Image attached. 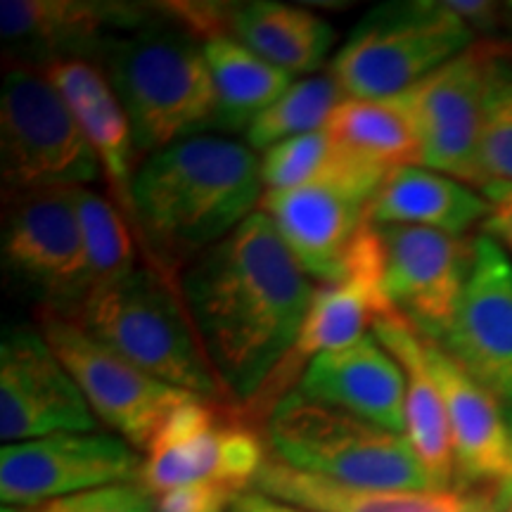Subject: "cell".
Returning <instances> with one entry per match:
<instances>
[{
    "instance_id": "30",
    "label": "cell",
    "mask_w": 512,
    "mask_h": 512,
    "mask_svg": "<svg viewBox=\"0 0 512 512\" xmlns=\"http://www.w3.org/2000/svg\"><path fill=\"white\" fill-rule=\"evenodd\" d=\"M337 145L328 133L316 131L283 140L261 155V183L264 192L292 190L311 183L332 164Z\"/></svg>"
},
{
    "instance_id": "16",
    "label": "cell",
    "mask_w": 512,
    "mask_h": 512,
    "mask_svg": "<svg viewBox=\"0 0 512 512\" xmlns=\"http://www.w3.org/2000/svg\"><path fill=\"white\" fill-rule=\"evenodd\" d=\"M375 228L389 304L420 337L441 344L470 278L475 240L415 226Z\"/></svg>"
},
{
    "instance_id": "28",
    "label": "cell",
    "mask_w": 512,
    "mask_h": 512,
    "mask_svg": "<svg viewBox=\"0 0 512 512\" xmlns=\"http://www.w3.org/2000/svg\"><path fill=\"white\" fill-rule=\"evenodd\" d=\"M83 247H86L91 294L105 290L138 268V240L131 223L110 197L91 188H74Z\"/></svg>"
},
{
    "instance_id": "15",
    "label": "cell",
    "mask_w": 512,
    "mask_h": 512,
    "mask_svg": "<svg viewBox=\"0 0 512 512\" xmlns=\"http://www.w3.org/2000/svg\"><path fill=\"white\" fill-rule=\"evenodd\" d=\"M98 418L38 328L12 325L0 342L3 444L64 432H98Z\"/></svg>"
},
{
    "instance_id": "4",
    "label": "cell",
    "mask_w": 512,
    "mask_h": 512,
    "mask_svg": "<svg viewBox=\"0 0 512 512\" xmlns=\"http://www.w3.org/2000/svg\"><path fill=\"white\" fill-rule=\"evenodd\" d=\"M155 380L207 401H230L185 306L181 283L152 266L93 292L72 318Z\"/></svg>"
},
{
    "instance_id": "7",
    "label": "cell",
    "mask_w": 512,
    "mask_h": 512,
    "mask_svg": "<svg viewBox=\"0 0 512 512\" xmlns=\"http://www.w3.org/2000/svg\"><path fill=\"white\" fill-rule=\"evenodd\" d=\"M98 176L91 143L46 74L8 64L0 88L3 197L88 188Z\"/></svg>"
},
{
    "instance_id": "18",
    "label": "cell",
    "mask_w": 512,
    "mask_h": 512,
    "mask_svg": "<svg viewBox=\"0 0 512 512\" xmlns=\"http://www.w3.org/2000/svg\"><path fill=\"white\" fill-rule=\"evenodd\" d=\"M441 347L512 406V259L489 235L475 238L470 278Z\"/></svg>"
},
{
    "instance_id": "1",
    "label": "cell",
    "mask_w": 512,
    "mask_h": 512,
    "mask_svg": "<svg viewBox=\"0 0 512 512\" xmlns=\"http://www.w3.org/2000/svg\"><path fill=\"white\" fill-rule=\"evenodd\" d=\"M181 292L223 392L235 406H259L316 292L264 211L192 261Z\"/></svg>"
},
{
    "instance_id": "26",
    "label": "cell",
    "mask_w": 512,
    "mask_h": 512,
    "mask_svg": "<svg viewBox=\"0 0 512 512\" xmlns=\"http://www.w3.org/2000/svg\"><path fill=\"white\" fill-rule=\"evenodd\" d=\"M202 48L219 98V131L247 133L254 119L294 83L290 74L273 67L228 34L207 38Z\"/></svg>"
},
{
    "instance_id": "10",
    "label": "cell",
    "mask_w": 512,
    "mask_h": 512,
    "mask_svg": "<svg viewBox=\"0 0 512 512\" xmlns=\"http://www.w3.org/2000/svg\"><path fill=\"white\" fill-rule=\"evenodd\" d=\"M512 50L503 38H479L399 98L418 128L422 164L456 181L484 188L482 145L486 102L498 62Z\"/></svg>"
},
{
    "instance_id": "34",
    "label": "cell",
    "mask_w": 512,
    "mask_h": 512,
    "mask_svg": "<svg viewBox=\"0 0 512 512\" xmlns=\"http://www.w3.org/2000/svg\"><path fill=\"white\" fill-rule=\"evenodd\" d=\"M482 195L489 204L482 233L494 238L512 259V183H489L482 188Z\"/></svg>"
},
{
    "instance_id": "29",
    "label": "cell",
    "mask_w": 512,
    "mask_h": 512,
    "mask_svg": "<svg viewBox=\"0 0 512 512\" xmlns=\"http://www.w3.org/2000/svg\"><path fill=\"white\" fill-rule=\"evenodd\" d=\"M344 98L347 95L330 74L297 79L247 128V145L254 152H266L283 140L323 131Z\"/></svg>"
},
{
    "instance_id": "38",
    "label": "cell",
    "mask_w": 512,
    "mask_h": 512,
    "mask_svg": "<svg viewBox=\"0 0 512 512\" xmlns=\"http://www.w3.org/2000/svg\"><path fill=\"white\" fill-rule=\"evenodd\" d=\"M503 512H512V505H508V508H505Z\"/></svg>"
},
{
    "instance_id": "21",
    "label": "cell",
    "mask_w": 512,
    "mask_h": 512,
    "mask_svg": "<svg viewBox=\"0 0 512 512\" xmlns=\"http://www.w3.org/2000/svg\"><path fill=\"white\" fill-rule=\"evenodd\" d=\"M62 100L79 121L83 136L91 143L107 181L110 200L121 209L133 228V181L138 174V150L131 121L114 93L105 69L95 62H57L43 69Z\"/></svg>"
},
{
    "instance_id": "39",
    "label": "cell",
    "mask_w": 512,
    "mask_h": 512,
    "mask_svg": "<svg viewBox=\"0 0 512 512\" xmlns=\"http://www.w3.org/2000/svg\"><path fill=\"white\" fill-rule=\"evenodd\" d=\"M510 43H512V41H510Z\"/></svg>"
},
{
    "instance_id": "3",
    "label": "cell",
    "mask_w": 512,
    "mask_h": 512,
    "mask_svg": "<svg viewBox=\"0 0 512 512\" xmlns=\"http://www.w3.org/2000/svg\"><path fill=\"white\" fill-rule=\"evenodd\" d=\"M102 69L131 121L138 155H155L207 136L219 121V98L202 41L166 15L117 38Z\"/></svg>"
},
{
    "instance_id": "5",
    "label": "cell",
    "mask_w": 512,
    "mask_h": 512,
    "mask_svg": "<svg viewBox=\"0 0 512 512\" xmlns=\"http://www.w3.org/2000/svg\"><path fill=\"white\" fill-rule=\"evenodd\" d=\"M266 441L280 463L356 489H432L408 439L292 389L266 418Z\"/></svg>"
},
{
    "instance_id": "17",
    "label": "cell",
    "mask_w": 512,
    "mask_h": 512,
    "mask_svg": "<svg viewBox=\"0 0 512 512\" xmlns=\"http://www.w3.org/2000/svg\"><path fill=\"white\" fill-rule=\"evenodd\" d=\"M394 311L384 292V254L377 228L368 223L347 256L342 278L316 285L309 313L292 354L268 384L259 406H271L290 394L313 358L335 351L373 332L375 320ZM268 411V413H271Z\"/></svg>"
},
{
    "instance_id": "37",
    "label": "cell",
    "mask_w": 512,
    "mask_h": 512,
    "mask_svg": "<svg viewBox=\"0 0 512 512\" xmlns=\"http://www.w3.org/2000/svg\"><path fill=\"white\" fill-rule=\"evenodd\" d=\"M0 512H34L31 508H10V505H3V510Z\"/></svg>"
},
{
    "instance_id": "24",
    "label": "cell",
    "mask_w": 512,
    "mask_h": 512,
    "mask_svg": "<svg viewBox=\"0 0 512 512\" xmlns=\"http://www.w3.org/2000/svg\"><path fill=\"white\" fill-rule=\"evenodd\" d=\"M489 204L482 190L427 166H396L370 204L373 226H415L465 238L482 226Z\"/></svg>"
},
{
    "instance_id": "14",
    "label": "cell",
    "mask_w": 512,
    "mask_h": 512,
    "mask_svg": "<svg viewBox=\"0 0 512 512\" xmlns=\"http://www.w3.org/2000/svg\"><path fill=\"white\" fill-rule=\"evenodd\" d=\"M143 456L112 432H64L0 448V501L38 505L102 486L138 482Z\"/></svg>"
},
{
    "instance_id": "20",
    "label": "cell",
    "mask_w": 512,
    "mask_h": 512,
    "mask_svg": "<svg viewBox=\"0 0 512 512\" xmlns=\"http://www.w3.org/2000/svg\"><path fill=\"white\" fill-rule=\"evenodd\" d=\"M297 389L306 399L358 415L384 430H406V375L373 332L313 358Z\"/></svg>"
},
{
    "instance_id": "27",
    "label": "cell",
    "mask_w": 512,
    "mask_h": 512,
    "mask_svg": "<svg viewBox=\"0 0 512 512\" xmlns=\"http://www.w3.org/2000/svg\"><path fill=\"white\" fill-rule=\"evenodd\" d=\"M325 133L344 152L396 169L420 166L418 128L399 95L394 98H344L325 126Z\"/></svg>"
},
{
    "instance_id": "31",
    "label": "cell",
    "mask_w": 512,
    "mask_h": 512,
    "mask_svg": "<svg viewBox=\"0 0 512 512\" xmlns=\"http://www.w3.org/2000/svg\"><path fill=\"white\" fill-rule=\"evenodd\" d=\"M484 188L489 183H512V50L498 62L479 145Z\"/></svg>"
},
{
    "instance_id": "9",
    "label": "cell",
    "mask_w": 512,
    "mask_h": 512,
    "mask_svg": "<svg viewBox=\"0 0 512 512\" xmlns=\"http://www.w3.org/2000/svg\"><path fill=\"white\" fill-rule=\"evenodd\" d=\"M3 271L38 311L76 318L91 297L74 190L3 197Z\"/></svg>"
},
{
    "instance_id": "23",
    "label": "cell",
    "mask_w": 512,
    "mask_h": 512,
    "mask_svg": "<svg viewBox=\"0 0 512 512\" xmlns=\"http://www.w3.org/2000/svg\"><path fill=\"white\" fill-rule=\"evenodd\" d=\"M373 335L392 354L406 375V430L413 453L430 477L432 489H453L456 460H453L451 427L439 384L425 356V337H420L396 311L375 320Z\"/></svg>"
},
{
    "instance_id": "12",
    "label": "cell",
    "mask_w": 512,
    "mask_h": 512,
    "mask_svg": "<svg viewBox=\"0 0 512 512\" xmlns=\"http://www.w3.org/2000/svg\"><path fill=\"white\" fill-rule=\"evenodd\" d=\"M36 328L79 384L98 422L128 441L140 456L150 448L164 420L192 399L133 366L72 318L38 311Z\"/></svg>"
},
{
    "instance_id": "13",
    "label": "cell",
    "mask_w": 512,
    "mask_h": 512,
    "mask_svg": "<svg viewBox=\"0 0 512 512\" xmlns=\"http://www.w3.org/2000/svg\"><path fill=\"white\" fill-rule=\"evenodd\" d=\"M162 17V5L102 0H3L0 38L8 64L43 72L57 62H102L117 38Z\"/></svg>"
},
{
    "instance_id": "6",
    "label": "cell",
    "mask_w": 512,
    "mask_h": 512,
    "mask_svg": "<svg viewBox=\"0 0 512 512\" xmlns=\"http://www.w3.org/2000/svg\"><path fill=\"white\" fill-rule=\"evenodd\" d=\"M477 41L446 0H394L361 17L330 76L347 98H394Z\"/></svg>"
},
{
    "instance_id": "2",
    "label": "cell",
    "mask_w": 512,
    "mask_h": 512,
    "mask_svg": "<svg viewBox=\"0 0 512 512\" xmlns=\"http://www.w3.org/2000/svg\"><path fill=\"white\" fill-rule=\"evenodd\" d=\"M261 197V159L238 140L200 136L155 152L131 192L145 264L181 283L192 261L259 211Z\"/></svg>"
},
{
    "instance_id": "25",
    "label": "cell",
    "mask_w": 512,
    "mask_h": 512,
    "mask_svg": "<svg viewBox=\"0 0 512 512\" xmlns=\"http://www.w3.org/2000/svg\"><path fill=\"white\" fill-rule=\"evenodd\" d=\"M228 34L290 76H313L335 43V31L323 17L275 0L230 5Z\"/></svg>"
},
{
    "instance_id": "36",
    "label": "cell",
    "mask_w": 512,
    "mask_h": 512,
    "mask_svg": "<svg viewBox=\"0 0 512 512\" xmlns=\"http://www.w3.org/2000/svg\"><path fill=\"white\" fill-rule=\"evenodd\" d=\"M510 475L505 477V482L498 486L496 494H494V501H496V508L498 510H505L508 505H512V415H510Z\"/></svg>"
},
{
    "instance_id": "32",
    "label": "cell",
    "mask_w": 512,
    "mask_h": 512,
    "mask_svg": "<svg viewBox=\"0 0 512 512\" xmlns=\"http://www.w3.org/2000/svg\"><path fill=\"white\" fill-rule=\"evenodd\" d=\"M34 512H155V496L140 482L102 486L57 501L43 503Z\"/></svg>"
},
{
    "instance_id": "11",
    "label": "cell",
    "mask_w": 512,
    "mask_h": 512,
    "mask_svg": "<svg viewBox=\"0 0 512 512\" xmlns=\"http://www.w3.org/2000/svg\"><path fill=\"white\" fill-rule=\"evenodd\" d=\"M264 441L223 401L192 396L164 420L143 453L138 482L152 496L185 484L219 482L245 494L266 463Z\"/></svg>"
},
{
    "instance_id": "33",
    "label": "cell",
    "mask_w": 512,
    "mask_h": 512,
    "mask_svg": "<svg viewBox=\"0 0 512 512\" xmlns=\"http://www.w3.org/2000/svg\"><path fill=\"white\" fill-rule=\"evenodd\" d=\"M238 496L240 491L219 482L185 484L155 496V512H230Z\"/></svg>"
},
{
    "instance_id": "19",
    "label": "cell",
    "mask_w": 512,
    "mask_h": 512,
    "mask_svg": "<svg viewBox=\"0 0 512 512\" xmlns=\"http://www.w3.org/2000/svg\"><path fill=\"white\" fill-rule=\"evenodd\" d=\"M425 356L444 399L451 427L456 482L453 489H496L510 475V422L501 401L451 358L441 344L425 339Z\"/></svg>"
},
{
    "instance_id": "22",
    "label": "cell",
    "mask_w": 512,
    "mask_h": 512,
    "mask_svg": "<svg viewBox=\"0 0 512 512\" xmlns=\"http://www.w3.org/2000/svg\"><path fill=\"white\" fill-rule=\"evenodd\" d=\"M254 491L309 512H501L491 491L356 489L328 482L268 456Z\"/></svg>"
},
{
    "instance_id": "35",
    "label": "cell",
    "mask_w": 512,
    "mask_h": 512,
    "mask_svg": "<svg viewBox=\"0 0 512 512\" xmlns=\"http://www.w3.org/2000/svg\"><path fill=\"white\" fill-rule=\"evenodd\" d=\"M230 512H271L268 510V496L254 489L245 491V494L238 496V501L233 503Z\"/></svg>"
},
{
    "instance_id": "8",
    "label": "cell",
    "mask_w": 512,
    "mask_h": 512,
    "mask_svg": "<svg viewBox=\"0 0 512 512\" xmlns=\"http://www.w3.org/2000/svg\"><path fill=\"white\" fill-rule=\"evenodd\" d=\"M387 174L384 166L337 145V155L323 174L299 188L264 192L259 211L271 219L313 283H335L342 278L358 233L370 223V204Z\"/></svg>"
}]
</instances>
